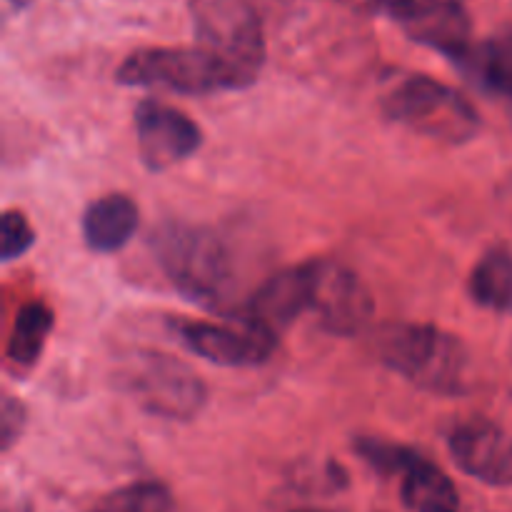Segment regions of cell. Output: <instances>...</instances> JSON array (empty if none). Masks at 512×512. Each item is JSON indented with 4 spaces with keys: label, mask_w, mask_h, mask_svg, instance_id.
Returning a JSON list of instances; mask_svg holds the SVG:
<instances>
[{
    "label": "cell",
    "mask_w": 512,
    "mask_h": 512,
    "mask_svg": "<svg viewBox=\"0 0 512 512\" xmlns=\"http://www.w3.org/2000/svg\"><path fill=\"white\" fill-rule=\"evenodd\" d=\"M378 358L420 390L460 395L470 388V350L458 335L428 323H388L375 333Z\"/></svg>",
    "instance_id": "6da1fadb"
},
{
    "label": "cell",
    "mask_w": 512,
    "mask_h": 512,
    "mask_svg": "<svg viewBox=\"0 0 512 512\" xmlns=\"http://www.w3.org/2000/svg\"><path fill=\"white\" fill-rule=\"evenodd\" d=\"M160 270L183 298L215 308L233 285V260L223 238L205 225L165 220L150 233Z\"/></svg>",
    "instance_id": "7a4b0ae2"
},
{
    "label": "cell",
    "mask_w": 512,
    "mask_h": 512,
    "mask_svg": "<svg viewBox=\"0 0 512 512\" xmlns=\"http://www.w3.org/2000/svg\"><path fill=\"white\" fill-rule=\"evenodd\" d=\"M198 48L218 58L238 88H250L265 65V33L250 0H188Z\"/></svg>",
    "instance_id": "3957f363"
},
{
    "label": "cell",
    "mask_w": 512,
    "mask_h": 512,
    "mask_svg": "<svg viewBox=\"0 0 512 512\" xmlns=\"http://www.w3.org/2000/svg\"><path fill=\"white\" fill-rule=\"evenodd\" d=\"M385 113L405 128L448 145L468 143L480 115L463 93L428 75H408L383 100Z\"/></svg>",
    "instance_id": "277c9868"
},
{
    "label": "cell",
    "mask_w": 512,
    "mask_h": 512,
    "mask_svg": "<svg viewBox=\"0 0 512 512\" xmlns=\"http://www.w3.org/2000/svg\"><path fill=\"white\" fill-rule=\"evenodd\" d=\"M115 80L128 88H160L180 95L240 90L230 70L203 48H140L120 63Z\"/></svg>",
    "instance_id": "5b68a950"
},
{
    "label": "cell",
    "mask_w": 512,
    "mask_h": 512,
    "mask_svg": "<svg viewBox=\"0 0 512 512\" xmlns=\"http://www.w3.org/2000/svg\"><path fill=\"white\" fill-rule=\"evenodd\" d=\"M123 388L145 413L193 420L208 403V388L190 365L158 350H140L120 370Z\"/></svg>",
    "instance_id": "8992f818"
},
{
    "label": "cell",
    "mask_w": 512,
    "mask_h": 512,
    "mask_svg": "<svg viewBox=\"0 0 512 512\" xmlns=\"http://www.w3.org/2000/svg\"><path fill=\"white\" fill-rule=\"evenodd\" d=\"M380 13L393 18L410 40L458 63L473 50V20L465 0H383Z\"/></svg>",
    "instance_id": "52a82bcc"
},
{
    "label": "cell",
    "mask_w": 512,
    "mask_h": 512,
    "mask_svg": "<svg viewBox=\"0 0 512 512\" xmlns=\"http://www.w3.org/2000/svg\"><path fill=\"white\" fill-rule=\"evenodd\" d=\"M313 265V310L320 325L340 338L363 333L375 315V300L368 285L343 263L310 260Z\"/></svg>",
    "instance_id": "ba28073f"
},
{
    "label": "cell",
    "mask_w": 512,
    "mask_h": 512,
    "mask_svg": "<svg viewBox=\"0 0 512 512\" xmlns=\"http://www.w3.org/2000/svg\"><path fill=\"white\" fill-rule=\"evenodd\" d=\"M173 330L190 353L223 368L263 365L278 348L275 335L263 333L240 318H230L228 325L210 320H175Z\"/></svg>",
    "instance_id": "9c48e42d"
},
{
    "label": "cell",
    "mask_w": 512,
    "mask_h": 512,
    "mask_svg": "<svg viewBox=\"0 0 512 512\" xmlns=\"http://www.w3.org/2000/svg\"><path fill=\"white\" fill-rule=\"evenodd\" d=\"M135 135L140 160L148 170L160 173L190 158L203 143V133L190 115L160 100H143L135 108Z\"/></svg>",
    "instance_id": "30bf717a"
},
{
    "label": "cell",
    "mask_w": 512,
    "mask_h": 512,
    "mask_svg": "<svg viewBox=\"0 0 512 512\" xmlns=\"http://www.w3.org/2000/svg\"><path fill=\"white\" fill-rule=\"evenodd\" d=\"M305 310H313V265H293L265 280L235 318L278 338Z\"/></svg>",
    "instance_id": "8fae6325"
},
{
    "label": "cell",
    "mask_w": 512,
    "mask_h": 512,
    "mask_svg": "<svg viewBox=\"0 0 512 512\" xmlns=\"http://www.w3.org/2000/svg\"><path fill=\"white\" fill-rule=\"evenodd\" d=\"M455 465L470 478L488 485L512 483V443L503 428L488 418H468L448 435Z\"/></svg>",
    "instance_id": "7c38bea8"
},
{
    "label": "cell",
    "mask_w": 512,
    "mask_h": 512,
    "mask_svg": "<svg viewBox=\"0 0 512 512\" xmlns=\"http://www.w3.org/2000/svg\"><path fill=\"white\" fill-rule=\"evenodd\" d=\"M140 225V210L128 195H105L83 213V240L93 253H118L133 240Z\"/></svg>",
    "instance_id": "4fadbf2b"
},
{
    "label": "cell",
    "mask_w": 512,
    "mask_h": 512,
    "mask_svg": "<svg viewBox=\"0 0 512 512\" xmlns=\"http://www.w3.org/2000/svg\"><path fill=\"white\" fill-rule=\"evenodd\" d=\"M400 500L410 512H458L460 508L453 480L423 455L403 473Z\"/></svg>",
    "instance_id": "5bb4252c"
},
{
    "label": "cell",
    "mask_w": 512,
    "mask_h": 512,
    "mask_svg": "<svg viewBox=\"0 0 512 512\" xmlns=\"http://www.w3.org/2000/svg\"><path fill=\"white\" fill-rule=\"evenodd\" d=\"M55 315L43 300H30L15 313L13 330L8 338V363L18 370H28L38 363L43 355L45 343L53 333Z\"/></svg>",
    "instance_id": "9a60e30c"
},
{
    "label": "cell",
    "mask_w": 512,
    "mask_h": 512,
    "mask_svg": "<svg viewBox=\"0 0 512 512\" xmlns=\"http://www.w3.org/2000/svg\"><path fill=\"white\" fill-rule=\"evenodd\" d=\"M460 65L480 88L512 100V30L473 45Z\"/></svg>",
    "instance_id": "2e32d148"
},
{
    "label": "cell",
    "mask_w": 512,
    "mask_h": 512,
    "mask_svg": "<svg viewBox=\"0 0 512 512\" xmlns=\"http://www.w3.org/2000/svg\"><path fill=\"white\" fill-rule=\"evenodd\" d=\"M470 295L488 310H508L512 305V253L495 245L475 265L470 275Z\"/></svg>",
    "instance_id": "e0dca14e"
},
{
    "label": "cell",
    "mask_w": 512,
    "mask_h": 512,
    "mask_svg": "<svg viewBox=\"0 0 512 512\" xmlns=\"http://www.w3.org/2000/svg\"><path fill=\"white\" fill-rule=\"evenodd\" d=\"M88 512H178L170 490L155 480L125 485L113 490L103 500L93 505Z\"/></svg>",
    "instance_id": "ac0fdd59"
},
{
    "label": "cell",
    "mask_w": 512,
    "mask_h": 512,
    "mask_svg": "<svg viewBox=\"0 0 512 512\" xmlns=\"http://www.w3.org/2000/svg\"><path fill=\"white\" fill-rule=\"evenodd\" d=\"M353 448L370 468L383 475L405 473L413 465V460L420 455L413 448H408V445L390 443V440L373 438V435H360V438H355Z\"/></svg>",
    "instance_id": "d6986e66"
},
{
    "label": "cell",
    "mask_w": 512,
    "mask_h": 512,
    "mask_svg": "<svg viewBox=\"0 0 512 512\" xmlns=\"http://www.w3.org/2000/svg\"><path fill=\"white\" fill-rule=\"evenodd\" d=\"M0 233H3V248L0 255L3 260H15L28 253L35 245V230L30 228L28 218L18 210H8L0 220Z\"/></svg>",
    "instance_id": "ffe728a7"
},
{
    "label": "cell",
    "mask_w": 512,
    "mask_h": 512,
    "mask_svg": "<svg viewBox=\"0 0 512 512\" xmlns=\"http://www.w3.org/2000/svg\"><path fill=\"white\" fill-rule=\"evenodd\" d=\"M25 423H28V410L20 400L13 395H5L3 408H0V438H3V448H13L15 440L23 435Z\"/></svg>",
    "instance_id": "44dd1931"
},
{
    "label": "cell",
    "mask_w": 512,
    "mask_h": 512,
    "mask_svg": "<svg viewBox=\"0 0 512 512\" xmlns=\"http://www.w3.org/2000/svg\"><path fill=\"white\" fill-rule=\"evenodd\" d=\"M343 3L358 10H370V13H380V8H383V0H343Z\"/></svg>",
    "instance_id": "7402d4cb"
},
{
    "label": "cell",
    "mask_w": 512,
    "mask_h": 512,
    "mask_svg": "<svg viewBox=\"0 0 512 512\" xmlns=\"http://www.w3.org/2000/svg\"><path fill=\"white\" fill-rule=\"evenodd\" d=\"M10 5H13V8H28L30 3H33V0H8Z\"/></svg>",
    "instance_id": "603a6c76"
},
{
    "label": "cell",
    "mask_w": 512,
    "mask_h": 512,
    "mask_svg": "<svg viewBox=\"0 0 512 512\" xmlns=\"http://www.w3.org/2000/svg\"><path fill=\"white\" fill-rule=\"evenodd\" d=\"M298 512H313V510H298Z\"/></svg>",
    "instance_id": "cb8c5ba5"
}]
</instances>
